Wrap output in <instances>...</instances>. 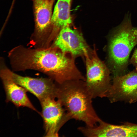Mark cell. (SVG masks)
Here are the masks:
<instances>
[{"label": "cell", "instance_id": "cell-9", "mask_svg": "<svg viewBox=\"0 0 137 137\" xmlns=\"http://www.w3.org/2000/svg\"><path fill=\"white\" fill-rule=\"evenodd\" d=\"M10 73L16 83L34 95L40 101L48 98H56L58 84L51 78L24 76L11 70Z\"/></svg>", "mask_w": 137, "mask_h": 137}, {"label": "cell", "instance_id": "cell-1", "mask_svg": "<svg viewBox=\"0 0 137 137\" xmlns=\"http://www.w3.org/2000/svg\"><path fill=\"white\" fill-rule=\"evenodd\" d=\"M8 56L13 71L36 70L59 84L76 80L80 74L75 58L52 45L34 48L19 45L10 50Z\"/></svg>", "mask_w": 137, "mask_h": 137}, {"label": "cell", "instance_id": "cell-3", "mask_svg": "<svg viewBox=\"0 0 137 137\" xmlns=\"http://www.w3.org/2000/svg\"><path fill=\"white\" fill-rule=\"evenodd\" d=\"M137 44V27L132 26L128 16L113 30L109 40L108 63L114 76L124 74L130 52Z\"/></svg>", "mask_w": 137, "mask_h": 137}, {"label": "cell", "instance_id": "cell-13", "mask_svg": "<svg viewBox=\"0 0 137 137\" xmlns=\"http://www.w3.org/2000/svg\"><path fill=\"white\" fill-rule=\"evenodd\" d=\"M130 61L137 70V48L135 49Z\"/></svg>", "mask_w": 137, "mask_h": 137}, {"label": "cell", "instance_id": "cell-4", "mask_svg": "<svg viewBox=\"0 0 137 137\" xmlns=\"http://www.w3.org/2000/svg\"><path fill=\"white\" fill-rule=\"evenodd\" d=\"M84 59L86 71L84 81L93 98L107 97L112 84L110 70L98 57L95 46Z\"/></svg>", "mask_w": 137, "mask_h": 137}, {"label": "cell", "instance_id": "cell-2", "mask_svg": "<svg viewBox=\"0 0 137 137\" xmlns=\"http://www.w3.org/2000/svg\"><path fill=\"white\" fill-rule=\"evenodd\" d=\"M56 98L71 119L82 121L90 127L97 125L101 120L93 108V98L84 80H72L58 84Z\"/></svg>", "mask_w": 137, "mask_h": 137}, {"label": "cell", "instance_id": "cell-8", "mask_svg": "<svg viewBox=\"0 0 137 137\" xmlns=\"http://www.w3.org/2000/svg\"><path fill=\"white\" fill-rule=\"evenodd\" d=\"M107 97L110 102L137 101V70L127 74L115 76Z\"/></svg>", "mask_w": 137, "mask_h": 137}, {"label": "cell", "instance_id": "cell-7", "mask_svg": "<svg viewBox=\"0 0 137 137\" xmlns=\"http://www.w3.org/2000/svg\"><path fill=\"white\" fill-rule=\"evenodd\" d=\"M55 99L48 98L40 101L46 136H58L61 128L71 119L60 102Z\"/></svg>", "mask_w": 137, "mask_h": 137}, {"label": "cell", "instance_id": "cell-11", "mask_svg": "<svg viewBox=\"0 0 137 137\" xmlns=\"http://www.w3.org/2000/svg\"><path fill=\"white\" fill-rule=\"evenodd\" d=\"M98 124L93 127H81L80 131L88 137H137V124L127 122L116 125L102 120Z\"/></svg>", "mask_w": 137, "mask_h": 137}, {"label": "cell", "instance_id": "cell-5", "mask_svg": "<svg viewBox=\"0 0 137 137\" xmlns=\"http://www.w3.org/2000/svg\"><path fill=\"white\" fill-rule=\"evenodd\" d=\"M55 0H33L35 28L30 43L35 48L46 47L51 32L52 9Z\"/></svg>", "mask_w": 137, "mask_h": 137}, {"label": "cell", "instance_id": "cell-12", "mask_svg": "<svg viewBox=\"0 0 137 137\" xmlns=\"http://www.w3.org/2000/svg\"><path fill=\"white\" fill-rule=\"evenodd\" d=\"M71 0H58L52 15L51 32L47 43L50 46L60 30L70 25L72 21L70 15Z\"/></svg>", "mask_w": 137, "mask_h": 137}, {"label": "cell", "instance_id": "cell-6", "mask_svg": "<svg viewBox=\"0 0 137 137\" xmlns=\"http://www.w3.org/2000/svg\"><path fill=\"white\" fill-rule=\"evenodd\" d=\"M51 45L75 58L81 57L84 59L85 55L92 49L87 43L82 33L76 29H72L70 26L60 30Z\"/></svg>", "mask_w": 137, "mask_h": 137}, {"label": "cell", "instance_id": "cell-10", "mask_svg": "<svg viewBox=\"0 0 137 137\" xmlns=\"http://www.w3.org/2000/svg\"><path fill=\"white\" fill-rule=\"evenodd\" d=\"M0 61V76L5 91L6 100L18 107H26L38 112L27 95V91L16 83L12 78L10 71L6 66L3 58Z\"/></svg>", "mask_w": 137, "mask_h": 137}]
</instances>
